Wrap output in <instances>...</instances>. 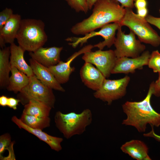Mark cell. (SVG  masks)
I'll list each match as a JSON object with an SVG mask.
<instances>
[{
	"label": "cell",
	"instance_id": "cell-2",
	"mask_svg": "<svg viewBox=\"0 0 160 160\" xmlns=\"http://www.w3.org/2000/svg\"><path fill=\"white\" fill-rule=\"evenodd\" d=\"M153 92L152 82L146 96L143 100L127 101L122 105L123 111L127 116L123 120L122 124L133 126L140 132H145L148 124L157 127L160 126V113L155 111L151 104Z\"/></svg>",
	"mask_w": 160,
	"mask_h": 160
},
{
	"label": "cell",
	"instance_id": "cell-27",
	"mask_svg": "<svg viewBox=\"0 0 160 160\" xmlns=\"http://www.w3.org/2000/svg\"><path fill=\"white\" fill-rule=\"evenodd\" d=\"M13 14L12 9L7 7L0 12V30L3 27Z\"/></svg>",
	"mask_w": 160,
	"mask_h": 160
},
{
	"label": "cell",
	"instance_id": "cell-35",
	"mask_svg": "<svg viewBox=\"0 0 160 160\" xmlns=\"http://www.w3.org/2000/svg\"><path fill=\"white\" fill-rule=\"evenodd\" d=\"M8 97L2 95L0 97V105L2 107L7 106Z\"/></svg>",
	"mask_w": 160,
	"mask_h": 160
},
{
	"label": "cell",
	"instance_id": "cell-23",
	"mask_svg": "<svg viewBox=\"0 0 160 160\" xmlns=\"http://www.w3.org/2000/svg\"><path fill=\"white\" fill-rule=\"evenodd\" d=\"M20 119L29 127L41 130L49 127L51 121L49 117H40L23 113Z\"/></svg>",
	"mask_w": 160,
	"mask_h": 160
},
{
	"label": "cell",
	"instance_id": "cell-1",
	"mask_svg": "<svg viewBox=\"0 0 160 160\" xmlns=\"http://www.w3.org/2000/svg\"><path fill=\"white\" fill-rule=\"evenodd\" d=\"M93 6L88 17L73 26L72 33L85 35L111 23H120L125 13V8L116 0H98Z\"/></svg>",
	"mask_w": 160,
	"mask_h": 160
},
{
	"label": "cell",
	"instance_id": "cell-19",
	"mask_svg": "<svg viewBox=\"0 0 160 160\" xmlns=\"http://www.w3.org/2000/svg\"><path fill=\"white\" fill-rule=\"evenodd\" d=\"M10 48L9 61L11 67L16 68L29 77L34 75L31 66L24 59V54L25 51L14 43L10 44Z\"/></svg>",
	"mask_w": 160,
	"mask_h": 160
},
{
	"label": "cell",
	"instance_id": "cell-36",
	"mask_svg": "<svg viewBox=\"0 0 160 160\" xmlns=\"http://www.w3.org/2000/svg\"><path fill=\"white\" fill-rule=\"evenodd\" d=\"M98 0H87L88 7L89 9H91L95 2Z\"/></svg>",
	"mask_w": 160,
	"mask_h": 160
},
{
	"label": "cell",
	"instance_id": "cell-12",
	"mask_svg": "<svg viewBox=\"0 0 160 160\" xmlns=\"http://www.w3.org/2000/svg\"><path fill=\"white\" fill-rule=\"evenodd\" d=\"M93 47L94 46L91 44L87 45L74 53L66 62L60 60L57 65L48 68L60 84L66 83L69 80L70 75L75 69L74 67L71 66L72 61L79 55L91 51Z\"/></svg>",
	"mask_w": 160,
	"mask_h": 160
},
{
	"label": "cell",
	"instance_id": "cell-30",
	"mask_svg": "<svg viewBox=\"0 0 160 160\" xmlns=\"http://www.w3.org/2000/svg\"><path fill=\"white\" fill-rule=\"evenodd\" d=\"M20 102V101L18 99L12 97H8L7 106L15 110L17 109V106Z\"/></svg>",
	"mask_w": 160,
	"mask_h": 160
},
{
	"label": "cell",
	"instance_id": "cell-17",
	"mask_svg": "<svg viewBox=\"0 0 160 160\" xmlns=\"http://www.w3.org/2000/svg\"><path fill=\"white\" fill-rule=\"evenodd\" d=\"M21 20L20 15L13 14L0 30V46L1 48L5 47L6 43H14Z\"/></svg>",
	"mask_w": 160,
	"mask_h": 160
},
{
	"label": "cell",
	"instance_id": "cell-26",
	"mask_svg": "<svg viewBox=\"0 0 160 160\" xmlns=\"http://www.w3.org/2000/svg\"><path fill=\"white\" fill-rule=\"evenodd\" d=\"M11 144V137L9 133L4 134L0 137V157H3L2 155L5 151L8 148L9 145Z\"/></svg>",
	"mask_w": 160,
	"mask_h": 160
},
{
	"label": "cell",
	"instance_id": "cell-10",
	"mask_svg": "<svg viewBox=\"0 0 160 160\" xmlns=\"http://www.w3.org/2000/svg\"><path fill=\"white\" fill-rule=\"evenodd\" d=\"M82 58L85 62L95 65L105 78L111 74L117 59L114 50L111 49L87 52L84 54Z\"/></svg>",
	"mask_w": 160,
	"mask_h": 160
},
{
	"label": "cell",
	"instance_id": "cell-24",
	"mask_svg": "<svg viewBox=\"0 0 160 160\" xmlns=\"http://www.w3.org/2000/svg\"><path fill=\"white\" fill-rule=\"evenodd\" d=\"M148 65L154 73L160 72V53L158 50L153 51L151 54Z\"/></svg>",
	"mask_w": 160,
	"mask_h": 160
},
{
	"label": "cell",
	"instance_id": "cell-4",
	"mask_svg": "<svg viewBox=\"0 0 160 160\" xmlns=\"http://www.w3.org/2000/svg\"><path fill=\"white\" fill-rule=\"evenodd\" d=\"M55 126L65 138L69 139L84 133L92 123V114L89 109L79 113L71 112L66 113L57 111L55 115Z\"/></svg>",
	"mask_w": 160,
	"mask_h": 160
},
{
	"label": "cell",
	"instance_id": "cell-20",
	"mask_svg": "<svg viewBox=\"0 0 160 160\" xmlns=\"http://www.w3.org/2000/svg\"><path fill=\"white\" fill-rule=\"evenodd\" d=\"M10 72L11 75L6 89L15 93L20 92L28 84L30 77L15 67H11Z\"/></svg>",
	"mask_w": 160,
	"mask_h": 160
},
{
	"label": "cell",
	"instance_id": "cell-32",
	"mask_svg": "<svg viewBox=\"0 0 160 160\" xmlns=\"http://www.w3.org/2000/svg\"><path fill=\"white\" fill-rule=\"evenodd\" d=\"M151 130L149 132L144 133L143 135L145 137H151L154 138L156 140L160 142V135L156 134L154 132L153 126H151Z\"/></svg>",
	"mask_w": 160,
	"mask_h": 160
},
{
	"label": "cell",
	"instance_id": "cell-8",
	"mask_svg": "<svg viewBox=\"0 0 160 160\" xmlns=\"http://www.w3.org/2000/svg\"><path fill=\"white\" fill-rule=\"evenodd\" d=\"M130 81V77L128 76L118 79H105L100 88L94 93V97L111 105L125 95Z\"/></svg>",
	"mask_w": 160,
	"mask_h": 160
},
{
	"label": "cell",
	"instance_id": "cell-18",
	"mask_svg": "<svg viewBox=\"0 0 160 160\" xmlns=\"http://www.w3.org/2000/svg\"><path fill=\"white\" fill-rule=\"evenodd\" d=\"M121 151L137 160H151L148 155V148L143 142L132 140L126 142L121 147Z\"/></svg>",
	"mask_w": 160,
	"mask_h": 160
},
{
	"label": "cell",
	"instance_id": "cell-28",
	"mask_svg": "<svg viewBox=\"0 0 160 160\" xmlns=\"http://www.w3.org/2000/svg\"><path fill=\"white\" fill-rule=\"evenodd\" d=\"M145 19L149 23L155 26L160 30V17L148 15Z\"/></svg>",
	"mask_w": 160,
	"mask_h": 160
},
{
	"label": "cell",
	"instance_id": "cell-15",
	"mask_svg": "<svg viewBox=\"0 0 160 160\" xmlns=\"http://www.w3.org/2000/svg\"><path fill=\"white\" fill-rule=\"evenodd\" d=\"M11 120L19 128L23 129L34 135L40 140L47 143L52 149L57 152L61 150V143L63 141V138L48 135L41 129L31 128L24 123L16 116H13Z\"/></svg>",
	"mask_w": 160,
	"mask_h": 160
},
{
	"label": "cell",
	"instance_id": "cell-11",
	"mask_svg": "<svg viewBox=\"0 0 160 160\" xmlns=\"http://www.w3.org/2000/svg\"><path fill=\"white\" fill-rule=\"evenodd\" d=\"M150 55L148 51H145L136 57L117 58L111 73H133L137 69H142L144 66L148 65Z\"/></svg>",
	"mask_w": 160,
	"mask_h": 160
},
{
	"label": "cell",
	"instance_id": "cell-29",
	"mask_svg": "<svg viewBox=\"0 0 160 160\" xmlns=\"http://www.w3.org/2000/svg\"><path fill=\"white\" fill-rule=\"evenodd\" d=\"M159 73L158 79L153 83V95L157 97H160V72Z\"/></svg>",
	"mask_w": 160,
	"mask_h": 160
},
{
	"label": "cell",
	"instance_id": "cell-37",
	"mask_svg": "<svg viewBox=\"0 0 160 160\" xmlns=\"http://www.w3.org/2000/svg\"><path fill=\"white\" fill-rule=\"evenodd\" d=\"M159 14H160V8H159Z\"/></svg>",
	"mask_w": 160,
	"mask_h": 160
},
{
	"label": "cell",
	"instance_id": "cell-33",
	"mask_svg": "<svg viewBox=\"0 0 160 160\" xmlns=\"http://www.w3.org/2000/svg\"><path fill=\"white\" fill-rule=\"evenodd\" d=\"M134 6L137 9L147 7V2L146 0H135Z\"/></svg>",
	"mask_w": 160,
	"mask_h": 160
},
{
	"label": "cell",
	"instance_id": "cell-25",
	"mask_svg": "<svg viewBox=\"0 0 160 160\" xmlns=\"http://www.w3.org/2000/svg\"><path fill=\"white\" fill-rule=\"evenodd\" d=\"M68 5L77 12H82L87 13L89 10L87 0H64Z\"/></svg>",
	"mask_w": 160,
	"mask_h": 160
},
{
	"label": "cell",
	"instance_id": "cell-7",
	"mask_svg": "<svg viewBox=\"0 0 160 160\" xmlns=\"http://www.w3.org/2000/svg\"><path fill=\"white\" fill-rule=\"evenodd\" d=\"M120 25L114 44V51L117 58L122 57L134 58L140 55L144 51L145 46L136 39L135 34L131 30L128 34L122 31Z\"/></svg>",
	"mask_w": 160,
	"mask_h": 160
},
{
	"label": "cell",
	"instance_id": "cell-21",
	"mask_svg": "<svg viewBox=\"0 0 160 160\" xmlns=\"http://www.w3.org/2000/svg\"><path fill=\"white\" fill-rule=\"evenodd\" d=\"M10 47H5L0 50V87L7 88L9 82L11 65L9 60Z\"/></svg>",
	"mask_w": 160,
	"mask_h": 160
},
{
	"label": "cell",
	"instance_id": "cell-14",
	"mask_svg": "<svg viewBox=\"0 0 160 160\" xmlns=\"http://www.w3.org/2000/svg\"><path fill=\"white\" fill-rule=\"evenodd\" d=\"M82 81L89 88L95 91L101 87L106 78L92 64L85 62L80 72Z\"/></svg>",
	"mask_w": 160,
	"mask_h": 160
},
{
	"label": "cell",
	"instance_id": "cell-9",
	"mask_svg": "<svg viewBox=\"0 0 160 160\" xmlns=\"http://www.w3.org/2000/svg\"><path fill=\"white\" fill-rule=\"evenodd\" d=\"M120 25H121L120 23L117 22L108 24L101 27L99 31L91 32L85 35L84 37H69L66 40L72 42L69 44L73 47L75 48L79 44L81 46L82 45L91 38L95 36H100L103 38L104 40L93 46L94 47H96L99 49L102 50L105 46L110 48L114 44L116 38L115 36L116 32Z\"/></svg>",
	"mask_w": 160,
	"mask_h": 160
},
{
	"label": "cell",
	"instance_id": "cell-5",
	"mask_svg": "<svg viewBox=\"0 0 160 160\" xmlns=\"http://www.w3.org/2000/svg\"><path fill=\"white\" fill-rule=\"evenodd\" d=\"M125 13L120 24L128 27L142 42L157 47L160 45V36L145 18L135 13L132 9L125 8Z\"/></svg>",
	"mask_w": 160,
	"mask_h": 160
},
{
	"label": "cell",
	"instance_id": "cell-6",
	"mask_svg": "<svg viewBox=\"0 0 160 160\" xmlns=\"http://www.w3.org/2000/svg\"><path fill=\"white\" fill-rule=\"evenodd\" d=\"M30 79L28 84L18 95L20 102L25 105L30 100H35L43 102L53 108L55 97L53 89L43 84L35 75L30 77Z\"/></svg>",
	"mask_w": 160,
	"mask_h": 160
},
{
	"label": "cell",
	"instance_id": "cell-31",
	"mask_svg": "<svg viewBox=\"0 0 160 160\" xmlns=\"http://www.w3.org/2000/svg\"><path fill=\"white\" fill-rule=\"evenodd\" d=\"M120 3L121 6L125 8L132 9L134 6V2L135 0H116Z\"/></svg>",
	"mask_w": 160,
	"mask_h": 160
},
{
	"label": "cell",
	"instance_id": "cell-16",
	"mask_svg": "<svg viewBox=\"0 0 160 160\" xmlns=\"http://www.w3.org/2000/svg\"><path fill=\"white\" fill-rule=\"evenodd\" d=\"M29 61L34 75L42 83L52 89L62 92L65 91L48 68L32 58L30 59Z\"/></svg>",
	"mask_w": 160,
	"mask_h": 160
},
{
	"label": "cell",
	"instance_id": "cell-3",
	"mask_svg": "<svg viewBox=\"0 0 160 160\" xmlns=\"http://www.w3.org/2000/svg\"><path fill=\"white\" fill-rule=\"evenodd\" d=\"M44 26L40 20H21L16 38L19 45L29 52L43 47L47 40Z\"/></svg>",
	"mask_w": 160,
	"mask_h": 160
},
{
	"label": "cell",
	"instance_id": "cell-34",
	"mask_svg": "<svg viewBox=\"0 0 160 160\" xmlns=\"http://www.w3.org/2000/svg\"><path fill=\"white\" fill-rule=\"evenodd\" d=\"M148 9L147 7L137 9V15L141 17L145 18L148 15Z\"/></svg>",
	"mask_w": 160,
	"mask_h": 160
},
{
	"label": "cell",
	"instance_id": "cell-22",
	"mask_svg": "<svg viewBox=\"0 0 160 160\" xmlns=\"http://www.w3.org/2000/svg\"><path fill=\"white\" fill-rule=\"evenodd\" d=\"M52 108L43 102L31 100L25 105L23 113L40 117H49Z\"/></svg>",
	"mask_w": 160,
	"mask_h": 160
},
{
	"label": "cell",
	"instance_id": "cell-13",
	"mask_svg": "<svg viewBox=\"0 0 160 160\" xmlns=\"http://www.w3.org/2000/svg\"><path fill=\"white\" fill-rule=\"evenodd\" d=\"M63 47H41L36 51L30 52L32 58L48 68L57 65L60 61V55Z\"/></svg>",
	"mask_w": 160,
	"mask_h": 160
}]
</instances>
